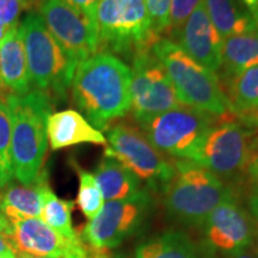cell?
Here are the masks:
<instances>
[{
	"label": "cell",
	"instance_id": "obj_1",
	"mask_svg": "<svg viewBox=\"0 0 258 258\" xmlns=\"http://www.w3.org/2000/svg\"><path fill=\"white\" fill-rule=\"evenodd\" d=\"M131 69L120 57L98 51L77 66L71 91L74 105L98 131L131 111Z\"/></svg>",
	"mask_w": 258,
	"mask_h": 258
},
{
	"label": "cell",
	"instance_id": "obj_2",
	"mask_svg": "<svg viewBox=\"0 0 258 258\" xmlns=\"http://www.w3.org/2000/svg\"><path fill=\"white\" fill-rule=\"evenodd\" d=\"M12 117L11 160L18 183L30 185L43 172L48 150L47 118L54 103L44 93L31 90L17 96L4 92Z\"/></svg>",
	"mask_w": 258,
	"mask_h": 258
},
{
	"label": "cell",
	"instance_id": "obj_3",
	"mask_svg": "<svg viewBox=\"0 0 258 258\" xmlns=\"http://www.w3.org/2000/svg\"><path fill=\"white\" fill-rule=\"evenodd\" d=\"M173 165L175 175L161 192L166 213L176 222L200 227L219 205L239 196L238 186L226 184L192 160L176 159Z\"/></svg>",
	"mask_w": 258,
	"mask_h": 258
},
{
	"label": "cell",
	"instance_id": "obj_4",
	"mask_svg": "<svg viewBox=\"0 0 258 258\" xmlns=\"http://www.w3.org/2000/svg\"><path fill=\"white\" fill-rule=\"evenodd\" d=\"M152 50L165 69L180 104L218 117H235L217 73L192 60L170 38H158Z\"/></svg>",
	"mask_w": 258,
	"mask_h": 258
},
{
	"label": "cell",
	"instance_id": "obj_5",
	"mask_svg": "<svg viewBox=\"0 0 258 258\" xmlns=\"http://www.w3.org/2000/svg\"><path fill=\"white\" fill-rule=\"evenodd\" d=\"M18 28L31 89L47 95L53 103L64 101L78 64L64 53L37 11H29Z\"/></svg>",
	"mask_w": 258,
	"mask_h": 258
},
{
	"label": "cell",
	"instance_id": "obj_6",
	"mask_svg": "<svg viewBox=\"0 0 258 258\" xmlns=\"http://www.w3.org/2000/svg\"><path fill=\"white\" fill-rule=\"evenodd\" d=\"M96 27L98 51L131 59L160 38L151 29L145 0H97Z\"/></svg>",
	"mask_w": 258,
	"mask_h": 258
},
{
	"label": "cell",
	"instance_id": "obj_7",
	"mask_svg": "<svg viewBox=\"0 0 258 258\" xmlns=\"http://www.w3.org/2000/svg\"><path fill=\"white\" fill-rule=\"evenodd\" d=\"M252 134L234 118H225L208 129L189 160L211 171L226 184L239 185L246 176Z\"/></svg>",
	"mask_w": 258,
	"mask_h": 258
},
{
	"label": "cell",
	"instance_id": "obj_8",
	"mask_svg": "<svg viewBox=\"0 0 258 258\" xmlns=\"http://www.w3.org/2000/svg\"><path fill=\"white\" fill-rule=\"evenodd\" d=\"M106 132L104 156L114 157L153 191H163L175 175L173 160L159 152L140 128L127 122L111 123Z\"/></svg>",
	"mask_w": 258,
	"mask_h": 258
},
{
	"label": "cell",
	"instance_id": "obj_9",
	"mask_svg": "<svg viewBox=\"0 0 258 258\" xmlns=\"http://www.w3.org/2000/svg\"><path fill=\"white\" fill-rule=\"evenodd\" d=\"M152 207L148 190H140L129 199L106 201L101 212L82 228L80 239L96 250L116 249L144 227Z\"/></svg>",
	"mask_w": 258,
	"mask_h": 258
},
{
	"label": "cell",
	"instance_id": "obj_10",
	"mask_svg": "<svg viewBox=\"0 0 258 258\" xmlns=\"http://www.w3.org/2000/svg\"><path fill=\"white\" fill-rule=\"evenodd\" d=\"M224 117L180 105L139 124L147 140L164 156L189 159L203 135Z\"/></svg>",
	"mask_w": 258,
	"mask_h": 258
},
{
	"label": "cell",
	"instance_id": "obj_11",
	"mask_svg": "<svg viewBox=\"0 0 258 258\" xmlns=\"http://www.w3.org/2000/svg\"><path fill=\"white\" fill-rule=\"evenodd\" d=\"M131 72V110L138 124L182 105L152 47L134 54Z\"/></svg>",
	"mask_w": 258,
	"mask_h": 258
},
{
	"label": "cell",
	"instance_id": "obj_12",
	"mask_svg": "<svg viewBox=\"0 0 258 258\" xmlns=\"http://www.w3.org/2000/svg\"><path fill=\"white\" fill-rule=\"evenodd\" d=\"M44 24L60 47L77 64L98 53L96 23L64 0H42Z\"/></svg>",
	"mask_w": 258,
	"mask_h": 258
},
{
	"label": "cell",
	"instance_id": "obj_13",
	"mask_svg": "<svg viewBox=\"0 0 258 258\" xmlns=\"http://www.w3.org/2000/svg\"><path fill=\"white\" fill-rule=\"evenodd\" d=\"M203 244L213 252L232 254L250 249L258 238V222L239 196L222 202L203 222Z\"/></svg>",
	"mask_w": 258,
	"mask_h": 258
},
{
	"label": "cell",
	"instance_id": "obj_14",
	"mask_svg": "<svg viewBox=\"0 0 258 258\" xmlns=\"http://www.w3.org/2000/svg\"><path fill=\"white\" fill-rule=\"evenodd\" d=\"M11 240L18 252L44 258H88L90 249L78 235L66 238L44 224L40 218L12 222Z\"/></svg>",
	"mask_w": 258,
	"mask_h": 258
},
{
	"label": "cell",
	"instance_id": "obj_15",
	"mask_svg": "<svg viewBox=\"0 0 258 258\" xmlns=\"http://www.w3.org/2000/svg\"><path fill=\"white\" fill-rule=\"evenodd\" d=\"M175 40V43L201 66L214 73L220 71L222 38L212 24L203 0L171 41Z\"/></svg>",
	"mask_w": 258,
	"mask_h": 258
},
{
	"label": "cell",
	"instance_id": "obj_16",
	"mask_svg": "<svg viewBox=\"0 0 258 258\" xmlns=\"http://www.w3.org/2000/svg\"><path fill=\"white\" fill-rule=\"evenodd\" d=\"M48 143L53 151L80 144L108 145L106 138L80 112L67 110L51 112L47 118Z\"/></svg>",
	"mask_w": 258,
	"mask_h": 258
},
{
	"label": "cell",
	"instance_id": "obj_17",
	"mask_svg": "<svg viewBox=\"0 0 258 258\" xmlns=\"http://www.w3.org/2000/svg\"><path fill=\"white\" fill-rule=\"evenodd\" d=\"M49 189L46 170L30 185L10 182L0 190V209L11 222L27 218H40L44 196Z\"/></svg>",
	"mask_w": 258,
	"mask_h": 258
},
{
	"label": "cell",
	"instance_id": "obj_18",
	"mask_svg": "<svg viewBox=\"0 0 258 258\" xmlns=\"http://www.w3.org/2000/svg\"><path fill=\"white\" fill-rule=\"evenodd\" d=\"M0 78L4 92L25 96L31 91L25 49L19 28H12L0 42Z\"/></svg>",
	"mask_w": 258,
	"mask_h": 258
},
{
	"label": "cell",
	"instance_id": "obj_19",
	"mask_svg": "<svg viewBox=\"0 0 258 258\" xmlns=\"http://www.w3.org/2000/svg\"><path fill=\"white\" fill-rule=\"evenodd\" d=\"M214 252L182 231H166L135 246V258H215Z\"/></svg>",
	"mask_w": 258,
	"mask_h": 258
},
{
	"label": "cell",
	"instance_id": "obj_20",
	"mask_svg": "<svg viewBox=\"0 0 258 258\" xmlns=\"http://www.w3.org/2000/svg\"><path fill=\"white\" fill-rule=\"evenodd\" d=\"M93 176L105 201L129 199L141 190V180L114 157H103Z\"/></svg>",
	"mask_w": 258,
	"mask_h": 258
},
{
	"label": "cell",
	"instance_id": "obj_21",
	"mask_svg": "<svg viewBox=\"0 0 258 258\" xmlns=\"http://www.w3.org/2000/svg\"><path fill=\"white\" fill-rule=\"evenodd\" d=\"M254 66H258L257 29L222 40L220 80Z\"/></svg>",
	"mask_w": 258,
	"mask_h": 258
},
{
	"label": "cell",
	"instance_id": "obj_22",
	"mask_svg": "<svg viewBox=\"0 0 258 258\" xmlns=\"http://www.w3.org/2000/svg\"><path fill=\"white\" fill-rule=\"evenodd\" d=\"M203 4L222 40L256 29L252 15L240 0H203Z\"/></svg>",
	"mask_w": 258,
	"mask_h": 258
},
{
	"label": "cell",
	"instance_id": "obj_23",
	"mask_svg": "<svg viewBox=\"0 0 258 258\" xmlns=\"http://www.w3.org/2000/svg\"><path fill=\"white\" fill-rule=\"evenodd\" d=\"M220 82L234 116L258 108V66Z\"/></svg>",
	"mask_w": 258,
	"mask_h": 258
},
{
	"label": "cell",
	"instance_id": "obj_24",
	"mask_svg": "<svg viewBox=\"0 0 258 258\" xmlns=\"http://www.w3.org/2000/svg\"><path fill=\"white\" fill-rule=\"evenodd\" d=\"M73 201H67V200L57 198L55 194L51 191V189H49L44 196V203L40 219L63 237L77 238L79 233L73 228Z\"/></svg>",
	"mask_w": 258,
	"mask_h": 258
},
{
	"label": "cell",
	"instance_id": "obj_25",
	"mask_svg": "<svg viewBox=\"0 0 258 258\" xmlns=\"http://www.w3.org/2000/svg\"><path fill=\"white\" fill-rule=\"evenodd\" d=\"M12 117L5 101L4 92L0 91V190L14 179L11 160Z\"/></svg>",
	"mask_w": 258,
	"mask_h": 258
},
{
	"label": "cell",
	"instance_id": "obj_26",
	"mask_svg": "<svg viewBox=\"0 0 258 258\" xmlns=\"http://www.w3.org/2000/svg\"><path fill=\"white\" fill-rule=\"evenodd\" d=\"M73 166L79 177V190L78 198H77V205H78L84 217L89 219V220H92L103 208L104 199H103L101 189L97 184L93 173L82 169L76 163H73Z\"/></svg>",
	"mask_w": 258,
	"mask_h": 258
},
{
	"label": "cell",
	"instance_id": "obj_27",
	"mask_svg": "<svg viewBox=\"0 0 258 258\" xmlns=\"http://www.w3.org/2000/svg\"><path fill=\"white\" fill-rule=\"evenodd\" d=\"M171 2L172 0H145L151 29L158 37L167 31Z\"/></svg>",
	"mask_w": 258,
	"mask_h": 258
},
{
	"label": "cell",
	"instance_id": "obj_28",
	"mask_svg": "<svg viewBox=\"0 0 258 258\" xmlns=\"http://www.w3.org/2000/svg\"><path fill=\"white\" fill-rule=\"evenodd\" d=\"M202 0H172L171 2L169 27H167L166 31V34L171 38H173V36L177 34V31L185 23L189 16L192 14L194 10L198 8Z\"/></svg>",
	"mask_w": 258,
	"mask_h": 258
},
{
	"label": "cell",
	"instance_id": "obj_29",
	"mask_svg": "<svg viewBox=\"0 0 258 258\" xmlns=\"http://www.w3.org/2000/svg\"><path fill=\"white\" fill-rule=\"evenodd\" d=\"M27 10L23 0H0V23L17 28L22 12Z\"/></svg>",
	"mask_w": 258,
	"mask_h": 258
},
{
	"label": "cell",
	"instance_id": "obj_30",
	"mask_svg": "<svg viewBox=\"0 0 258 258\" xmlns=\"http://www.w3.org/2000/svg\"><path fill=\"white\" fill-rule=\"evenodd\" d=\"M69 3L71 6L77 9L78 11L83 12L84 15L88 16L90 19H92L96 23V4L97 0H64Z\"/></svg>",
	"mask_w": 258,
	"mask_h": 258
},
{
	"label": "cell",
	"instance_id": "obj_31",
	"mask_svg": "<svg viewBox=\"0 0 258 258\" xmlns=\"http://www.w3.org/2000/svg\"><path fill=\"white\" fill-rule=\"evenodd\" d=\"M235 118H237L241 124L245 125V128L249 129V131L258 132V108L247 112H244V114L237 115Z\"/></svg>",
	"mask_w": 258,
	"mask_h": 258
},
{
	"label": "cell",
	"instance_id": "obj_32",
	"mask_svg": "<svg viewBox=\"0 0 258 258\" xmlns=\"http://www.w3.org/2000/svg\"><path fill=\"white\" fill-rule=\"evenodd\" d=\"M246 176L249 178L250 184L258 189V153L250 156L246 166Z\"/></svg>",
	"mask_w": 258,
	"mask_h": 258
},
{
	"label": "cell",
	"instance_id": "obj_33",
	"mask_svg": "<svg viewBox=\"0 0 258 258\" xmlns=\"http://www.w3.org/2000/svg\"><path fill=\"white\" fill-rule=\"evenodd\" d=\"M18 251L15 247L12 240L4 234H0V257L17 258Z\"/></svg>",
	"mask_w": 258,
	"mask_h": 258
},
{
	"label": "cell",
	"instance_id": "obj_34",
	"mask_svg": "<svg viewBox=\"0 0 258 258\" xmlns=\"http://www.w3.org/2000/svg\"><path fill=\"white\" fill-rule=\"evenodd\" d=\"M247 211L258 222V189L252 185H249V192L246 195Z\"/></svg>",
	"mask_w": 258,
	"mask_h": 258
},
{
	"label": "cell",
	"instance_id": "obj_35",
	"mask_svg": "<svg viewBox=\"0 0 258 258\" xmlns=\"http://www.w3.org/2000/svg\"><path fill=\"white\" fill-rule=\"evenodd\" d=\"M12 231H14V226L12 222L5 217L4 213L0 209V234H4L6 237H9L11 239Z\"/></svg>",
	"mask_w": 258,
	"mask_h": 258
},
{
	"label": "cell",
	"instance_id": "obj_36",
	"mask_svg": "<svg viewBox=\"0 0 258 258\" xmlns=\"http://www.w3.org/2000/svg\"><path fill=\"white\" fill-rule=\"evenodd\" d=\"M227 258H258V253H256L251 249H246L238 251V252H234L232 254H228Z\"/></svg>",
	"mask_w": 258,
	"mask_h": 258
},
{
	"label": "cell",
	"instance_id": "obj_37",
	"mask_svg": "<svg viewBox=\"0 0 258 258\" xmlns=\"http://www.w3.org/2000/svg\"><path fill=\"white\" fill-rule=\"evenodd\" d=\"M241 4L245 6V9L254 17L258 14V0H240Z\"/></svg>",
	"mask_w": 258,
	"mask_h": 258
},
{
	"label": "cell",
	"instance_id": "obj_38",
	"mask_svg": "<svg viewBox=\"0 0 258 258\" xmlns=\"http://www.w3.org/2000/svg\"><path fill=\"white\" fill-rule=\"evenodd\" d=\"M258 153V134L251 137V141H250V156L251 154Z\"/></svg>",
	"mask_w": 258,
	"mask_h": 258
},
{
	"label": "cell",
	"instance_id": "obj_39",
	"mask_svg": "<svg viewBox=\"0 0 258 258\" xmlns=\"http://www.w3.org/2000/svg\"><path fill=\"white\" fill-rule=\"evenodd\" d=\"M25 6H27V10H30L32 11L34 8H38L40 4L42 3V0H23Z\"/></svg>",
	"mask_w": 258,
	"mask_h": 258
},
{
	"label": "cell",
	"instance_id": "obj_40",
	"mask_svg": "<svg viewBox=\"0 0 258 258\" xmlns=\"http://www.w3.org/2000/svg\"><path fill=\"white\" fill-rule=\"evenodd\" d=\"M11 29L12 28H9V27H6V25H4L3 23H0V42L4 40L5 36L9 34V31L11 30Z\"/></svg>",
	"mask_w": 258,
	"mask_h": 258
},
{
	"label": "cell",
	"instance_id": "obj_41",
	"mask_svg": "<svg viewBox=\"0 0 258 258\" xmlns=\"http://www.w3.org/2000/svg\"><path fill=\"white\" fill-rule=\"evenodd\" d=\"M17 258H44V257H38V256H34V254L30 253H25V252H18Z\"/></svg>",
	"mask_w": 258,
	"mask_h": 258
},
{
	"label": "cell",
	"instance_id": "obj_42",
	"mask_svg": "<svg viewBox=\"0 0 258 258\" xmlns=\"http://www.w3.org/2000/svg\"><path fill=\"white\" fill-rule=\"evenodd\" d=\"M253 21H254V27H256L257 31H258V14L253 17Z\"/></svg>",
	"mask_w": 258,
	"mask_h": 258
},
{
	"label": "cell",
	"instance_id": "obj_43",
	"mask_svg": "<svg viewBox=\"0 0 258 258\" xmlns=\"http://www.w3.org/2000/svg\"><path fill=\"white\" fill-rule=\"evenodd\" d=\"M0 91L4 92V88H3V83H2V78H0Z\"/></svg>",
	"mask_w": 258,
	"mask_h": 258
},
{
	"label": "cell",
	"instance_id": "obj_44",
	"mask_svg": "<svg viewBox=\"0 0 258 258\" xmlns=\"http://www.w3.org/2000/svg\"><path fill=\"white\" fill-rule=\"evenodd\" d=\"M123 258H131V257H123Z\"/></svg>",
	"mask_w": 258,
	"mask_h": 258
},
{
	"label": "cell",
	"instance_id": "obj_45",
	"mask_svg": "<svg viewBox=\"0 0 258 258\" xmlns=\"http://www.w3.org/2000/svg\"><path fill=\"white\" fill-rule=\"evenodd\" d=\"M0 258H3V257H0Z\"/></svg>",
	"mask_w": 258,
	"mask_h": 258
}]
</instances>
